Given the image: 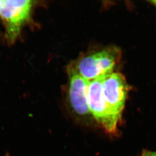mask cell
Returning <instances> with one entry per match:
<instances>
[{
    "instance_id": "cell-1",
    "label": "cell",
    "mask_w": 156,
    "mask_h": 156,
    "mask_svg": "<svg viewBox=\"0 0 156 156\" xmlns=\"http://www.w3.org/2000/svg\"><path fill=\"white\" fill-rule=\"evenodd\" d=\"M106 75L89 81L87 99L90 113L106 132L113 134L121 118L112 110L103 96L102 83Z\"/></svg>"
},
{
    "instance_id": "cell-2",
    "label": "cell",
    "mask_w": 156,
    "mask_h": 156,
    "mask_svg": "<svg viewBox=\"0 0 156 156\" xmlns=\"http://www.w3.org/2000/svg\"><path fill=\"white\" fill-rule=\"evenodd\" d=\"M34 2L31 0H5L0 13L5 29V37L13 44L20 34L22 27L31 17Z\"/></svg>"
},
{
    "instance_id": "cell-3",
    "label": "cell",
    "mask_w": 156,
    "mask_h": 156,
    "mask_svg": "<svg viewBox=\"0 0 156 156\" xmlns=\"http://www.w3.org/2000/svg\"><path fill=\"white\" fill-rule=\"evenodd\" d=\"M120 57L118 49H106L83 58L75 68L82 76L92 81L113 73Z\"/></svg>"
},
{
    "instance_id": "cell-4",
    "label": "cell",
    "mask_w": 156,
    "mask_h": 156,
    "mask_svg": "<svg viewBox=\"0 0 156 156\" xmlns=\"http://www.w3.org/2000/svg\"><path fill=\"white\" fill-rule=\"evenodd\" d=\"M128 90L126 80L120 73L113 72L105 77L102 83L103 96L112 110L121 118Z\"/></svg>"
},
{
    "instance_id": "cell-5",
    "label": "cell",
    "mask_w": 156,
    "mask_h": 156,
    "mask_svg": "<svg viewBox=\"0 0 156 156\" xmlns=\"http://www.w3.org/2000/svg\"><path fill=\"white\" fill-rule=\"evenodd\" d=\"M69 102L76 113L86 116L90 113L88 104V90L89 81L82 76L75 67L69 68Z\"/></svg>"
},
{
    "instance_id": "cell-6",
    "label": "cell",
    "mask_w": 156,
    "mask_h": 156,
    "mask_svg": "<svg viewBox=\"0 0 156 156\" xmlns=\"http://www.w3.org/2000/svg\"><path fill=\"white\" fill-rule=\"evenodd\" d=\"M139 156H156V151L143 150Z\"/></svg>"
},
{
    "instance_id": "cell-7",
    "label": "cell",
    "mask_w": 156,
    "mask_h": 156,
    "mask_svg": "<svg viewBox=\"0 0 156 156\" xmlns=\"http://www.w3.org/2000/svg\"><path fill=\"white\" fill-rule=\"evenodd\" d=\"M3 1L0 0V13H1V12L2 9V8H3Z\"/></svg>"
},
{
    "instance_id": "cell-8",
    "label": "cell",
    "mask_w": 156,
    "mask_h": 156,
    "mask_svg": "<svg viewBox=\"0 0 156 156\" xmlns=\"http://www.w3.org/2000/svg\"><path fill=\"white\" fill-rule=\"evenodd\" d=\"M150 3H151L153 5L155 6V7L156 8V0H154V1H149Z\"/></svg>"
},
{
    "instance_id": "cell-9",
    "label": "cell",
    "mask_w": 156,
    "mask_h": 156,
    "mask_svg": "<svg viewBox=\"0 0 156 156\" xmlns=\"http://www.w3.org/2000/svg\"><path fill=\"white\" fill-rule=\"evenodd\" d=\"M4 156H11L10 154V153H8V152H6V153H5V155Z\"/></svg>"
}]
</instances>
